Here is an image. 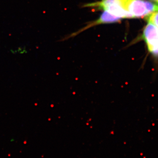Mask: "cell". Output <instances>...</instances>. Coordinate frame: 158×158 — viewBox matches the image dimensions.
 <instances>
[{
	"label": "cell",
	"instance_id": "obj_7",
	"mask_svg": "<svg viewBox=\"0 0 158 158\" xmlns=\"http://www.w3.org/2000/svg\"><path fill=\"white\" fill-rule=\"evenodd\" d=\"M157 4H158V2H157Z\"/></svg>",
	"mask_w": 158,
	"mask_h": 158
},
{
	"label": "cell",
	"instance_id": "obj_3",
	"mask_svg": "<svg viewBox=\"0 0 158 158\" xmlns=\"http://www.w3.org/2000/svg\"><path fill=\"white\" fill-rule=\"evenodd\" d=\"M143 37L150 54L158 59V27L148 23L143 31Z\"/></svg>",
	"mask_w": 158,
	"mask_h": 158
},
{
	"label": "cell",
	"instance_id": "obj_6",
	"mask_svg": "<svg viewBox=\"0 0 158 158\" xmlns=\"http://www.w3.org/2000/svg\"><path fill=\"white\" fill-rule=\"evenodd\" d=\"M152 1H155V2H156V3L158 2V0H152Z\"/></svg>",
	"mask_w": 158,
	"mask_h": 158
},
{
	"label": "cell",
	"instance_id": "obj_5",
	"mask_svg": "<svg viewBox=\"0 0 158 158\" xmlns=\"http://www.w3.org/2000/svg\"><path fill=\"white\" fill-rule=\"evenodd\" d=\"M146 17L148 23H151L158 27V11L152 12Z\"/></svg>",
	"mask_w": 158,
	"mask_h": 158
},
{
	"label": "cell",
	"instance_id": "obj_2",
	"mask_svg": "<svg viewBox=\"0 0 158 158\" xmlns=\"http://www.w3.org/2000/svg\"><path fill=\"white\" fill-rule=\"evenodd\" d=\"M87 6L107 11L121 19L131 18L130 14L124 9L122 0H101L99 2L88 4Z\"/></svg>",
	"mask_w": 158,
	"mask_h": 158
},
{
	"label": "cell",
	"instance_id": "obj_4",
	"mask_svg": "<svg viewBox=\"0 0 158 158\" xmlns=\"http://www.w3.org/2000/svg\"><path fill=\"white\" fill-rule=\"evenodd\" d=\"M120 20H121V19H119V18L111 14L108 11H104L101 16L95 22H94L89 25L85 27V29H84V30L86 29H88V28H90V27H93V26L97 25L116 22Z\"/></svg>",
	"mask_w": 158,
	"mask_h": 158
},
{
	"label": "cell",
	"instance_id": "obj_1",
	"mask_svg": "<svg viewBox=\"0 0 158 158\" xmlns=\"http://www.w3.org/2000/svg\"><path fill=\"white\" fill-rule=\"evenodd\" d=\"M123 3L131 18L146 17L158 11V5L146 0H123Z\"/></svg>",
	"mask_w": 158,
	"mask_h": 158
}]
</instances>
